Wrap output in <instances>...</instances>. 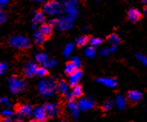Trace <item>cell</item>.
I'll return each instance as SVG.
<instances>
[{
	"instance_id": "cell-1",
	"label": "cell",
	"mask_w": 147,
	"mask_h": 122,
	"mask_svg": "<svg viewBox=\"0 0 147 122\" xmlns=\"http://www.w3.org/2000/svg\"><path fill=\"white\" fill-rule=\"evenodd\" d=\"M38 89L40 94L44 98H50L58 90L56 81L52 77L39 81Z\"/></svg>"
},
{
	"instance_id": "cell-2",
	"label": "cell",
	"mask_w": 147,
	"mask_h": 122,
	"mask_svg": "<svg viewBox=\"0 0 147 122\" xmlns=\"http://www.w3.org/2000/svg\"><path fill=\"white\" fill-rule=\"evenodd\" d=\"M8 86L11 93L16 94L20 91L26 90L28 87V84L26 81L21 80L16 76H12L8 81Z\"/></svg>"
},
{
	"instance_id": "cell-3",
	"label": "cell",
	"mask_w": 147,
	"mask_h": 122,
	"mask_svg": "<svg viewBox=\"0 0 147 122\" xmlns=\"http://www.w3.org/2000/svg\"><path fill=\"white\" fill-rule=\"evenodd\" d=\"M9 45L15 49H26L30 47L29 40L23 36H14L9 39Z\"/></svg>"
},
{
	"instance_id": "cell-4",
	"label": "cell",
	"mask_w": 147,
	"mask_h": 122,
	"mask_svg": "<svg viewBox=\"0 0 147 122\" xmlns=\"http://www.w3.org/2000/svg\"><path fill=\"white\" fill-rule=\"evenodd\" d=\"M77 0H65L63 2V6L64 12L66 16H69L75 20L78 16Z\"/></svg>"
},
{
	"instance_id": "cell-5",
	"label": "cell",
	"mask_w": 147,
	"mask_h": 122,
	"mask_svg": "<svg viewBox=\"0 0 147 122\" xmlns=\"http://www.w3.org/2000/svg\"><path fill=\"white\" fill-rule=\"evenodd\" d=\"M61 10L60 3L57 1H49L43 6L44 12L50 16H55L60 14Z\"/></svg>"
},
{
	"instance_id": "cell-6",
	"label": "cell",
	"mask_w": 147,
	"mask_h": 122,
	"mask_svg": "<svg viewBox=\"0 0 147 122\" xmlns=\"http://www.w3.org/2000/svg\"><path fill=\"white\" fill-rule=\"evenodd\" d=\"M73 21H74V20L69 17V16H63V17L58 19L57 24H56V26L58 27V29H59L60 30H63V31L68 30V29H71L72 27Z\"/></svg>"
},
{
	"instance_id": "cell-7",
	"label": "cell",
	"mask_w": 147,
	"mask_h": 122,
	"mask_svg": "<svg viewBox=\"0 0 147 122\" xmlns=\"http://www.w3.org/2000/svg\"><path fill=\"white\" fill-rule=\"evenodd\" d=\"M78 104L81 110H90L94 107V101L92 100L91 98H82L79 100Z\"/></svg>"
},
{
	"instance_id": "cell-8",
	"label": "cell",
	"mask_w": 147,
	"mask_h": 122,
	"mask_svg": "<svg viewBox=\"0 0 147 122\" xmlns=\"http://www.w3.org/2000/svg\"><path fill=\"white\" fill-rule=\"evenodd\" d=\"M82 77V72L80 70H76L75 72H73L72 74H70L69 77V83L71 87H75L78 85Z\"/></svg>"
},
{
	"instance_id": "cell-9",
	"label": "cell",
	"mask_w": 147,
	"mask_h": 122,
	"mask_svg": "<svg viewBox=\"0 0 147 122\" xmlns=\"http://www.w3.org/2000/svg\"><path fill=\"white\" fill-rule=\"evenodd\" d=\"M45 110H46V115H48L49 117H56L58 116L59 114V106L56 104H46L44 106Z\"/></svg>"
},
{
	"instance_id": "cell-10",
	"label": "cell",
	"mask_w": 147,
	"mask_h": 122,
	"mask_svg": "<svg viewBox=\"0 0 147 122\" xmlns=\"http://www.w3.org/2000/svg\"><path fill=\"white\" fill-rule=\"evenodd\" d=\"M37 65L33 62H28L24 67V72L25 75L27 77H32L35 75H36V72H37Z\"/></svg>"
},
{
	"instance_id": "cell-11",
	"label": "cell",
	"mask_w": 147,
	"mask_h": 122,
	"mask_svg": "<svg viewBox=\"0 0 147 122\" xmlns=\"http://www.w3.org/2000/svg\"><path fill=\"white\" fill-rule=\"evenodd\" d=\"M17 113L20 116L30 117L31 115H33V109L32 108L31 105L22 104L18 108V109H17Z\"/></svg>"
},
{
	"instance_id": "cell-12",
	"label": "cell",
	"mask_w": 147,
	"mask_h": 122,
	"mask_svg": "<svg viewBox=\"0 0 147 122\" xmlns=\"http://www.w3.org/2000/svg\"><path fill=\"white\" fill-rule=\"evenodd\" d=\"M46 112L44 106H37L33 109V116L35 117L37 121H41L46 120Z\"/></svg>"
},
{
	"instance_id": "cell-13",
	"label": "cell",
	"mask_w": 147,
	"mask_h": 122,
	"mask_svg": "<svg viewBox=\"0 0 147 122\" xmlns=\"http://www.w3.org/2000/svg\"><path fill=\"white\" fill-rule=\"evenodd\" d=\"M45 20L46 19H45L43 12H40V11H37L35 12L33 19H32V28L35 29L38 27L39 25L43 24Z\"/></svg>"
},
{
	"instance_id": "cell-14",
	"label": "cell",
	"mask_w": 147,
	"mask_h": 122,
	"mask_svg": "<svg viewBox=\"0 0 147 122\" xmlns=\"http://www.w3.org/2000/svg\"><path fill=\"white\" fill-rule=\"evenodd\" d=\"M67 110L69 112V114L71 115L72 117H75V118H77L80 115V107H79V104L78 103L74 102V101H72V102H69L67 104Z\"/></svg>"
},
{
	"instance_id": "cell-15",
	"label": "cell",
	"mask_w": 147,
	"mask_h": 122,
	"mask_svg": "<svg viewBox=\"0 0 147 122\" xmlns=\"http://www.w3.org/2000/svg\"><path fill=\"white\" fill-rule=\"evenodd\" d=\"M127 17L132 22H136L138 21H140V19L142 18V13L137 9L132 8V9H129V11H128Z\"/></svg>"
},
{
	"instance_id": "cell-16",
	"label": "cell",
	"mask_w": 147,
	"mask_h": 122,
	"mask_svg": "<svg viewBox=\"0 0 147 122\" xmlns=\"http://www.w3.org/2000/svg\"><path fill=\"white\" fill-rule=\"evenodd\" d=\"M98 83H101L106 87L113 88L117 85V81L111 77H100L97 80Z\"/></svg>"
},
{
	"instance_id": "cell-17",
	"label": "cell",
	"mask_w": 147,
	"mask_h": 122,
	"mask_svg": "<svg viewBox=\"0 0 147 122\" xmlns=\"http://www.w3.org/2000/svg\"><path fill=\"white\" fill-rule=\"evenodd\" d=\"M128 100L133 103H136L140 101L142 98V93L139 90H130L127 94Z\"/></svg>"
},
{
	"instance_id": "cell-18",
	"label": "cell",
	"mask_w": 147,
	"mask_h": 122,
	"mask_svg": "<svg viewBox=\"0 0 147 122\" xmlns=\"http://www.w3.org/2000/svg\"><path fill=\"white\" fill-rule=\"evenodd\" d=\"M115 104L119 110H123L126 107V99L122 94H119L115 99Z\"/></svg>"
},
{
	"instance_id": "cell-19",
	"label": "cell",
	"mask_w": 147,
	"mask_h": 122,
	"mask_svg": "<svg viewBox=\"0 0 147 122\" xmlns=\"http://www.w3.org/2000/svg\"><path fill=\"white\" fill-rule=\"evenodd\" d=\"M33 40L37 45H42L46 41V36L42 34L40 31H36L33 35Z\"/></svg>"
},
{
	"instance_id": "cell-20",
	"label": "cell",
	"mask_w": 147,
	"mask_h": 122,
	"mask_svg": "<svg viewBox=\"0 0 147 122\" xmlns=\"http://www.w3.org/2000/svg\"><path fill=\"white\" fill-rule=\"evenodd\" d=\"M35 58H36V62L39 64H42V66L44 65L45 63H46L47 61L49 60V56L47 54H46L45 53H42V52H39L36 54L35 56Z\"/></svg>"
},
{
	"instance_id": "cell-21",
	"label": "cell",
	"mask_w": 147,
	"mask_h": 122,
	"mask_svg": "<svg viewBox=\"0 0 147 122\" xmlns=\"http://www.w3.org/2000/svg\"><path fill=\"white\" fill-rule=\"evenodd\" d=\"M52 30H53L52 25H50L49 23H43L40 26V28H39V31L46 37H48L51 34Z\"/></svg>"
},
{
	"instance_id": "cell-22",
	"label": "cell",
	"mask_w": 147,
	"mask_h": 122,
	"mask_svg": "<svg viewBox=\"0 0 147 122\" xmlns=\"http://www.w3.org/2000/svg\"><path fill=\"white\" fill-rule=\"evenodd\" d=\"M57 88L58 90L63 94H66L69 93V84L65 81H60L57 83Z\"/></svg>"
},
{
	"instance_id": "cell-23",
	"label": "cell",
	"mask_w": 147,
	"mask_h": 122,
	"mask_svg": "<svg viewBox=\"0 0 147 122\" xmlns=\"http://www.w3.org/2000/svg\"><path fill=\"white\" fill-rule=\"evenodd\" d=\"M107 41L112 47H117L120 43V38L116 34H111L107 38Z\"/></svg>"
},
{
	"instance_id": "cell-24",
	"label": "cell",
	"mask_w": 147,
	"mask_h": 122,
	"mask_svg": "<svg viewBox=\"0 0 147 122\" xmlns=\"http://www.w3.org/2000/svg\"><path fill=\"white\" fill-rule=\"evenodd\" d=\"M74 47H75V45L74 43H68L66 46L65 47L64 49H63V54H64V56L68 58V57H69L71 56V54L74 50Z\"/></svg>"
},
{
	"instance_id": "cell-25",
	"label": "cell",
	"mask_w": 147,
	"mask_h": 122,
	"mask_svg": "<svg viewBox=\"0 0 147 122\" xmlns=\"http://www.w3.org/2000/svg\"><path fill=\"white\" fill-rule=\"evenodd\" d=\"M116 50V47H106L102 49L99 51V55L102 56H109V54H111L112 53H113Z\"/></svg>"
},
{
	"instance_id": "cell-26",
	"label": "cell",
	"mask_w": 147,
	"mask_h": 122,
	"mask_svg": "<svg viewBox=\"0 0 147 122\" xmlns=\"http://www.w3.org/2000/svg\"><path fill=\"white\" fill-rule=\"evenodd\" d=\"M76 70H78L76 68V66L73 64L72 62H69V63H68L66 64L65 66V73L68 75H70V74H72L73 72H75Z\"/></svg>"
},
{
	"instance_id": "cell-27",
	"label": "cell",
	"mask_w": 147,
	"mask_h": 122,
	"mask_svg": "<svg viewBox=\"0 0 147 122\" xmlns=\"http://www.w3.org/2000/svg\"><path fill=\"white\" fill-rule=\"evenodd\" d=\"M89 42V37L87 36H82V37H80L76 39V44L79 47H84Z\"/></svg>"
},
{
	"instance_id": "cell-28",
	"label": "cell",
	"mask_w": 147,
	"mask_h": 122,
	"mask_svg": "<svg viewBox=\"0 0 147 122\" xmlns=\"http://www.w3.org/2000/svg\"><path fill=\"white\" fill-rule=\"evenodd\" d=\"M89 44H90V47H99L102 43V40L100 38H96V37H93L89 39Z\"/></svg>"
},
{
	"instance_id": "cell-29",
	"label": "cell",
	"mask_w": 147,
	"mask_h": 122,
	"mask_svg": "<svg viewBox=\"0 0 147 122\" xmlns=\"http://www.w3.org/2000/svg\"><path fill=\"white\" fill-rule=\"evenodd\" d=\"M84 54L87 57H89V58H93L95 56V54H96V49H95L94 47H87V48L85 49Z\"/></svg>"
},
{
	"instance_id": "cell-30",
	"label": "cell",
	"mask_w": 147,
	"mask_h": 122,
	"mask_svg": "<svg viewBox=\"0 0 147 122\" xmlns=\"http://www.w3.org/2000/svg\"><path fill=\"white\" fill-rule=\"evenodd\" d=\"M48 74V70L45 66H41V67H38L37 69V72H36V75L39 77H44Z\"/></svg>"
},
{
	"instance_id": "cell-31",
	"label": "cell",
	"mask_w": 147,
	"mask_h": 122,
	"mask_svg": "<svg viewBox=\"0 0 147 122\" xmlns=\"http://www.w3.org/2000/svg\"><path fill=\"white\" fill-rule=\"evenodd\" d=\"M72 93L74 94L76 98H80L82 94V88L80 85H76L72 88Z\"/></svg>"
},
{
	"instance_id": "cell-32",
	"label": "cell",
	"mask_w": 147,
	"mask_h": 122,
	"mask_svg": "<svg viewBox=\"0 0 147 122\" xmlns=\"http://www.w3.org/2000/svg\"><path fill=\"white\" fill-rule=\"evenodd\" d=\"M113 108V100H107L106 102L104 103L103 105H102V110H111L112 108Z\"/></svg>"
},
{
	"instance_id": "cell-33",
	"label": "cell",
	"mask_w": 147,
	"mask_h": 122,
	"mask_svg": "<svg viewBox=\"0 0 147 122\" xmlns=\"http://www.w3.org/2000/svg\"><path fill=\"white\" fill-rule=\"evenodd\" d=\"M0 102H1V104L5 108H10L12 107L11 102L7 98H2L0 100Z\"/></svg>"
},
{
	"instance_id": "cell-34",
	"label": "cell",
	"mask_w": 147,
	"mask_h": 122,
	"mask_svg": "<svg viewBox=\"0 0 147 122\" xmlns=\"http://www.w3.org/2000/svg\"><path fill=\"white\" fill-rule=\"evenodd\" d=\"M57 65V62L54 60H49L46 63H45L43 65V66L46 67V68H52V67H54Z\"/></svg>"
},
{
	"instance_id": "cell-35",
	"label": "cell",
	"mask_w": 147,
	"mask_h": 122,
	"mask_svg": "<svg viewBox=\"0 0 147 122\" xmlns=\"http://www.w3.org/2000/svg\"><path fill=\"white\" fill-rule=\"evenodd\" d=\"M72 62L73 63V64L76 66V68L79 69L82 65V61L80 60V57H78V56H74L73 58H72Z\"/></svg>"
},
{
	"instance_id": "cell-36",
	"label": "cell",
	"mask_w": 147,
	"mask_h": 122,
	"mask_svg": "<svg viewBox=\"0 0 147 122\" xmlns=\"http://www.w3.org/2000/svg\"><path fill=\"white\" fill-rule=\"evenodd\" d=\"M7 69L8 66L6 63H5V62L1 63V64H0V74H1V75H4L5 73V72L7 71Z\"/></svg>"
},
{
	"instance_id": "cell-37",
	"label": "cell",
	"mask_w": 147,
	"mask_h": 122,
	"mask_svg": "<svg viewBox=\"0 0 147 122\" xmlns=\"http://www.w3.org/2000/svg\"><path fill=\"white\" fill-rule=\"evenodd\" d=\"M7 13H6L5 11L2 10V11L0 12V23H1V24L4 23V22L6 21V20H7Z\"/></svg>"
},
{
	"instance_id": "cell-38",
	"label": "cell",
	"mask_w": 147,
	"mask_h": 122,
	"mask_svg": "<svg viewBox=\"0 0 147 122\" xmlns=\"http://www.w3.org/2000/svg\"><path fill=\"white\" fill-rule=\"evenodd\" d=\"M75 95H74V94L72 93V92H69L68 94H65V99H66V100H67L68 102H72V101H74V100H75Z\"/></svg>"
},
{
	"instance_id": "cell-39",
	"label": "cell",
	"mask_w": 147,
	"mask_h": 122,
	"mask_svg": "<svg viewBox=\"0 0 147 122\" xmlns=\"http://www.w3.org/2000/svg\"><path fill=\"white\" fill-rule=\"evenodd\" d=\"M2 115L4 117H11L13 115V112H12V110H11L9 108H5L2 110Z\"/></svg>"
},
{
	"instance_id": "cell-40",
	"label": "cell",
	"mask_w": 147,
	"mask_h": 122,
	"mask_svg": "<svg viewBox=\"0 0 147 122\" xmlns=\"http://www.w3.org/2000/svg\"><path fill=\"white\" fill-rule=\"evenodd\" d=\"M136 58L140 61V62H142V64L147 66V57L146 56H142V55H140V54H137L136 55Z\"/></svg>"
},
{
	"instance_id": "cell-41",
	"label": "cell",
	"mask_w": 147,
	"mask_h": 122,
	"mask_svg": "<svg viewBox=\"0 0 147 122\" xmlns=\"http://www.w3.org/2000/svg\"><path fill=\"white\" fill-rule=\"evenodd\" d=\"M10 0H0V6L1 8L5 7L9 3Z\"/></svg>"
},
{
	"instance_id": "cell-42",
	"label": "cell",
	"mask_w": 147,
	"mask_h": 122,
	"mask_svg": "<svg viewBox=\"0 0 147 122\" xmlns=\"http://www.w3.org/2000/svg\"><path fill=\"white\" fill-rule=\"evenodd\" d=\"M13 120L11 118V117H4V118L3 119V121L2 122H12Z\"/></svg>"
},
{
	"instance_id": "cell-43",
	"label": "cell",
	"mask_w": 147,
	"mask_h": 122,
	"mask_svg": "<svg viewBox=\"0 0 147 122\" xmlns=\"http://www.w3.org/2000/svg\"><path fill=\"white\" fill-rule=\"evenodd\" d=\"M57 21H58V19L51 20L50 21H49V24L52 25V26H56V24H57Z\"/></svg>"
},
{
	"instance_id": "cell-44",
	"label": "cell",
	"mask_w": 147,
	"mask_h": 122,
	"mask_svg": "<svg viewBox=\"0 0 147 122\" xmlns=\"http://www.w3.org/2000/svg\"><path fill=\"white\" fill-rule=\"evenodd\" d=\"M36 3H44V2H46L47 0H35Z\"/></svg>"
},
{
	"instance_id": "cell-45",
	"label": "cell",
	"mask_w": 147,
	"mask_h": 122,
	"mask_svg": "<svg viewBox=\"0 0 147 122\" xmlns=\"http://www.w3.org/2000/svg\"><path fill=\"white\" fill-rule=\"evenodd\" d=\"M144 13H145V15H146V16H147V5H146V6L144 8Z\"/></svg>"
},
{
	"instance_id": "cell-46",
	"label": "cell",
	"mask_w": 147,
	"mask_h": 122,
	"mask_svg": "<svg viewBox=\"0 0 147 122\" xmlns=\"http://www.w3.org/2000/svg\"><path fill=\"white\" fill-rule=\"evenodd\" d=\"M87 29H88V27H87V26L82 27V31H85V30H86Z\"/></svg>"
},
{
	"instance_id": "cell-47",
	"label": "cell",
	"mask_w": 147,
	"mask_h": 122,
	"mask_svg": "<svg viewBox=\"0 0 147 122\" xmlns=\"http://www.w3.org/2000/svg\"><path fill=\"white\" fill-rule=\"evenodd\" d=\"M12 122H22V121H21V120H15Z\"/></svg>"
},
{
	"instance_id": "cell-48",
	"label": "cell",
	"mask_w": 147,
	"mask_h": 122,
	"mask_svg": "<svg viewBox=\"0 0 147 122\" xmlns=\"http://www.w3.org/2000/svg\"><path fill=\"white\" fill-rule=\"evenodd\" d=\"M29 122H39V121H36V120H31V121H29Z\"/></svg>"
},
{
	"instance_id": "cell-49",
	"label": "cell",
	"mask_w": 147,
	"mask_h": 122,
	"mask_svg": "<svg viewBox=\"0 0 147 122\" xmlns=\"http://www.w3.org/2000/svg\"><path fill=\"white\" fill-rule=\"evenodd\" d=\"M142 2H143L145 4H146V5H147V0H142Z\"/></svg>"
},
{
	"instance_id": "cell-50",
	"label": "cell",
	"mask_w": 147,
	"mask_h": 122,
	"mask_svg": "<svg viewBox=\"0 0 147 122\" xmlns=\"http://www.w3.org/2000/svg\"><path fill=\"white\" fill-rule=\"evenodd\" d=\"M39 122H46V120H43V121H39Z\"/></svg>"
},
{
	"instance_id": "cell-51",
	"label": "cell",
	"mask_w": 147,
	"mask_h": 122,
	"mask_svg": "<svg viewBox=\"0 0 147 122\" xmlns=\"http://www.w3.org/2000/svg\"><path fill=\"white\" fill-rule=\"evenodd\" d=\"M60 122H66V121H60Z\"/></svg>"
},
{
	"instance_id": "cell-52",
	"label": "cell",
	"mask_w": 147,
	"mask_h": 122,
	"mask_svg": "<svg viewBox=\"0 0 147 122\" xmlns=\"http://www.w3.org/2000/svg\"><path fill=\"white\" fill-rule=\"evenodd\" d=\"M74 122H79V121H74Z\"/></svg>"
}]
</instances>
